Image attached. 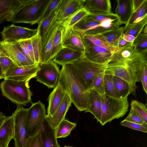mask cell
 <instances>
[{
  "instance_id": "1",
  "label": "cell",
  "mask_w": 147,
  "mask_h": 147,
  "mask_svg": "<svg viewBox=\"0 0 147 147\" xmlns=\"http://www.w3.org/2000/svg\"><path fill=\"white\" fill-rule=\"evenodd\" d=\"M146 65L147 50L136 52L130 59L125 63L107 67L105 74L112 75L125 81L130 85L131 93L135 94L138 88L136 83L141 82L143 69Z\"/></svg>"
},
{
  "instance_id": "2",
  "label": "cell",
  "mask_w": 147,
  "mask_h": 147,
  "mask_svg": "<svg viewBox=\"0 0 147 147\" xmlns=\"http://www.w3.org/2000/svg\"><path fill=\"white\" fill-rule=\"evenodd\" d=\"M58 83L77 109L86 112L89 107L88 92L79 82L71 64L62 66Z\"/></svg>"
},
{
  "instance_id": "3",
  "label": "cell",
  "mask_w": 147,
  "mask_h": 147,
  "mask_svg": "<svg viewBox=\"0 0 147 147\" xmlns=\"http://www.w3.org/2000/svg\"><path fill=\"white\" fill-rule=\"evenodd\" d=\"M107 64L93 62L84 56L71 65L79 82L86 91H89L96 76L105 72Z\"/></svg>"
},
{
  "instance_id": "4",
  "label": "cell",
  "mask_w": 147,
  "mask_h": 147,
  "mask_svg": "<svg viewBox=\"0 0 147 147\" xmlns=\"http://www.w3.org/2000/svg\"><path fill=\"white\" fill-rule=\"evenodd\" d=\"M51 0H24L23 5L13 16L11 22L33 25L38 23Z\"/></svg>"
},
{
  "instance_id": "5",
  "label": "cell",
  "mask_w": 147,
  "mask_h": 147,
  "mask_svg": "<svg viewBox=\"0 0 147 147\" xmlns=\"http://www.w3.org/2000/svg\"><path fill=\"white\" fill-rule=\"evenodd\" d=\"M29 82L4 80L0 84L3 96L17 105H26L32 102V93L30 89Z\"/></svg>"
},
{
  "instance_id": "6",
  "label": "cell",
  "mask_w": 147,
  "mask_h": 147,
  "mask_svg": "<svg viewBox=\"0 0 147 147\" xmlns=\"http://www.w3.org/2000/svg\"><path fill=\"white\" fill-rule=\"evenodd\" d=\"M102 103L100 123L102 125L114 119L122 117L128 111L127 96L117 99L105 96L102 97Z\"/></svg>"
},
{
  "instance_id": "7",
  "label": "cell",
  "mask_w": 147,
  "mask_h": 147,
  "mask_svg": "<svg viewBox=\"0 0 147 147\" xmlns=\"http://www.w3.org/2000/svg\"><path fill=\"white\" fill-rule=\"evenodd\" d=\"M46 113L45 105L40 101L32 103L28 108L25 123L28 138L40 130L46 120Z\"/></svg>"
},
{
  "instance_id": "8",
  "label": "cell",
  "mask_w": 147,
  "mask_h": 147,
  "mask_svg": "<svg viewBox=\"0 0 147 147\" xmlns=\"http://www.w3.org/2000/svg\"><path fill=\"white\" fill-rule=\"evenodd\" d=\"M17 108L13 113L14 120V147H26L28 138L25 123L28 108L25 109L21 105Z\"/></svg>"
},
{
  "instance_id": "9",
  "label": "cell",
  "mask_w": 147,
  "mask_h": 147,
  "mask_svg": "<svg viewBox=\"0 0 147 147\" xmlns=\"http://www.w3.org/2000/svg\"><path fill=\"white\" fill-rule=\"evenodd\" d=\"M39 66L35 78L36 81L48 88L55 87L58 83L60 75V71L57 65L51 60Z\"/></svg>"
},
{
  "instance_id": "10",
  "label": "cell",
  "mask_w": 147,
  "mask_h": 147,
  "mask_svg": "<svg viewBox=\"0 0 147 147\" xmlns=\"http://www.w3.org/2000/svg\"><path fill=\"white\" fill-rule=\"evenodd\" d=\"M82 38L84 47V56L93 62L100 64L107 63L114 53L116 52L105 47L94 44L82 37Z\"/></svg>"
},
{
  "instance_id": "11",
  "label": "cell",
  "mask_w": 147,
  "mask_h": 147,
  "mask_svg": "<svg viewBox=\"0 0 147 147\" xmlns=\"http://www.w3.org/2000/svg\"><path fill=\"white\" fill-rule=\"evenodd\" d=\"M37 28L31 29L12 24L4 27L1 34L3 40L13 42L30 38L37 33Z\"/></svg>"
},
{
  "instance_id": "12",
  "label": "cell",
  "mask_w": 147,
  "mask_h": 147,
  "mask_svg": "<svg viewBox=\"0 0 147 147\" xmlns=\"http://www.w3.org/2000/svg\"><path fill=\"white\" fill-rule=\"evenodd\" d=\"M0 43L8 57L17 66L20 67L34 64L27 58L17 42H10L3 40L0 41Z\"/></svg>"
},
{
  "instance_id": "13",
  "label": "cell",
  "mask_w": 147,
  "mask_h": 147,
  "mask_svg": "<svg viewBox=\"0 0 147 147\" xmlns=\"http://www.w3.org/2000/svg\"><path fill=\"white\" fill-rule=\"evenodd\" d=\"M39 69V65L36 63L20 67L16 66L6 74L4 79L29 82L31 79L35 78Z\"/></svg>"
},
{
  "instance_id": "14",
  "label": "cell",
  "mask_w": 147,
  "mask_h": 147,
  "mask_svg": "<svg viewBox=\"0 0 147 147\" xmlns=\"http://www.w3.org/2000/svg\"><path fill=\"white\" fill-rule=\"evenodd\" d=\"M59 25L57 23L53 24L41 38V54L39 65L51 60V55L53 40Z\"/></svg>"
},
{
  "instance_id": "15",
  "label": "cell",
  "mask_w": 147,
  "mask_h": 147,
  "mask_svg": "<svg viewBox=\"0 0 147 147\" xmlns=\"http://www.w3.org/2000/svg\"><path fill=\"white\" fill-rule=\"evenodd\" d=\"M86 0H62L55 23L60 24L79 9L83 7Z\"/></svg>"
},
{
  "instance_id": "16",
  "label": "cell",
  "mask_w": 147,
  "mask_h": 147,
  "mask_svg": "<svg viewBox=\"0 0 147 147\" xmlns=\"http://www.w3.org/2000/svg\"><path fill=\"white\" fill-rule=\"evenodd\" d=\"M63 47L84 53V47L81 34L72 28L64 29L62 38Z\"/></svg>"
},
{
  "instance_id": "17",
  "label": "cell",
  "mask_w": 147,
  "mask_h": 147,
  "mask_svg": "<svg viewBox=\"0 0 147 147\" xmlns=\"http://www.w3.org/2000/svg\"><path fill=\"white\" fill-rule=\"evenodd\" d=\"M71 103L69 97L66 93L62 102L54 113L50 116L46 115V120L52 128L56 129L60 123L65 119L66 114Z\"/></svg>"
},
{
  "instance_id": "18",
  "label": "cell",
  "mask_w": 147,
  "mask_h": 147,
  "mask_svg": "<svg viewBox=\"0 0 147 147\" xmlns=\"http://www.w3.org/2000/svg\"><path fill=\"white\" fill-rule=\"evenodd\" d=\"M24 1V0H0V24L3 21L11 22Z\"/></svg>"
},
{
  "instance_id": "19",
  "label": "cell",
  "mask_w": 147,
  "mask_h": 147,
  "mask_svg": "<svg viewBox=\"0 0 147 147\" xmlns=\"http://www.w3.org/2000/svg\"><path fill=\"white\" fill-rule=\"evenodd\" d=\"M84 56V53L64 47L56 55L52 61L56 64L63 66L71 64Z\"/></svg>"
},
{
  "instance_id": "20",
  "label": "cell",
  "mask_w": 147,
  "mask_h": 147,
  "mask_svg": "<svg viewBox=\"0 0 147 147\" xmlns=\"http://www.w3.org/2000/svg\"><path fill=\"white\" fill-rule=\"evenodd\" d=\"M84 8L91 15L112 13L109 0H86Z\"/></svg>"
},
{
  "instance_id": "21",
  "label": "cell",
  "mask_w": 147,
  "mask_h": 147,
  "mask_svg": "<svg viewBox=\"0 0 147 147\" xmlns=\"http://www.w3.org/2000/svg\"><path fill=\"white\" fill-rule=\"evenodd\" d=\"M14 120L13 115L6 117L0 127V147H8L14 138Z\"/></svg>"
},
{
  "instance_id": "22",
  "label": "cell",
  "mask_w": 147,
  "mask_h": 147,
  "mask_svg": "<svg viewBox=\"0 0 147 147\" xmlns=\"http://www.w3.org/2000/svg\"><path fill=\"white\" fill-rule=\"evenodd\" d=\"M65 94L64 90L58 83L48 97L47 116H51L54 113L62 102Z\"/></svg>"
},
{
  "instance_id": "23",
  "label": "cell",
  "mask_w": 147,
  "mask_h": 147,
  "mask_svg": "<svg viewBox=\"0 0 147 147\" xmlns=\"http://www.w3.org/2000/svg\"><path fill=\"white\" fill-rule=\"evenodd\" d=\"M136 52L135 46L132 42L114 53L107 63V66L125 63L126 61L130 59Z\"/></svg>"
},
{
  "instance_id": "24",
  "label": "cell",
  "mask_w": 147,
  "mask_h": 147,
  "mask_svg": "<svg viewBox=\"0 0 147 147\" xmlns=\"http://www.w3.org/2000/svg\"><path fill=\"white\" fill-rule=\"evenodd\" d=\"M115 14L121 24L126 25L132 13L131 0H117Z\"/></svg>"
},
{
  "instance_id": "25",
  "label": "cell",
  "mask_w": 147,
  "mask_h": 147,
  "mask_svg": "<svg viewBox=\"0 0 147 147\" xmlns=\"http://www.w3.org/2000/svg\"><path fill=\"white\" fill-rule=\"evenodd\" d=\"M42 147H60L56 136V129L52 128L46 120L40 130Z\"/></svg>"
},
{
  "instance_id": "26",
  "label": "cell",
  "mask_w": 147,
  "mask_h": 147,
  "mask_svg": "<svg viewBox=\"0 0 147 147\" xmlns=\"http://www.w3.org/2000/svg\"><path fill=\"white\" fill-rule=\"evenodd\" d=\"M88 92L89 107L86 112L91 113L98 122H100L102 110V96L96 92L90 90Z\"/></svg>"
},
{
  "instance_id": "27",
  "label": "cell",
  "mask_w": 147,
  "mask_h": 147,
  "mask_svg": "<svg viewBox=\"0 0 147 147\" xmlns=\"http://www.w3.org/2000/svg\"><path fill=\"white\" fill-rule=\"evenodd\" d=\"M101 23V22L95 20L90 14H89L76 24L72 28L82 34L86 31L100 26Z\"/></svg>"
},
{
  "instance_id": "28",
  "label": "cell",
  "mask_w": 147,
  "mask_h": 147,
  "mask_svg": "<svg viewBox=\"0 0 147 147\" xmlns=\"http://www.w3.org/2000/svg\"><path fill=\"white\" fill-rule=\"evenodd\" d=\"M89 14L84 7L66 18L59 24L64 29L72 28L81 20Z\"/></svg>"
},
{
  "instance_id": "29",
  "label": "cell",
  "mask_w": 147,
  "mask_h": 147,
  "mask_svg": "<svg viewBox=\"0 0 147 147\" xmlns=\"http://www.w3.org/2000/svg\"><path fill=\"white\" fill-rule=\"evenodd\" d=\"M61 4L47 18L38 24V26L37 28L41 38L44 36L49 28L55 23L56 18L59 10Z\"/></svg>"
},
{
  "instance_id": "30",
  "label": "cell",
  "mask_w": 147,
  "mask_h": 147,
  "mask_svg": "<svg viewBox=\"0 0 147 147\" xmlns=\"http://www.w3.org/2000/svg\"><path fill=\"white\" fill-rule=\"evenodd\" d=\"M113 81L115 90L120 98L128 96L131 93L130 85L125 81L119 77L113 76Z\"/></svg>"
},
{
  "instance_id": "31",
  "label": "cell",
  "mask_w": 147,
  "mask_h": 147,
  "mask_svg": "<svg viewBox=\"0 0 147 147\" xmlns=\"http://www.w3.org/2000/svg\"><path fill=\"white\" fill-rule=\"evenodd\" d=\"M76 126V123L64 119L60 123L56 128V138H65L68 136L71 131L75 129Z\"/></svg>"
},
{
  "instance_id": "32",
  "label": "cell",
  "mask_w": 147,
  "mask_h": 147,
  "mask_svg": "<svg viewBox=\"0 0 147 147\" xmlns=\"http://www.w3.org/2000/svg\"><path fill=\"white\" fill-rule=\"evenodd\" d=\"M147 16V0L133 12L127 23L125 26H130L140 22Z\"/></svg>"
},
{
  "instance_id": "33",
  "label": "cell",
  "mask_w": 147,
  "mask_h": 147,
  "mask_svg": "<svg viewBox=\"0 0 147 147\" xmlns=\"http://www.w3.org/2000/svg\"><path fill=\"white\" fill-rule=\"evenodd\" d=\"M63 28L59 24L53 40L51 59L52 60L56 55L63 48L62 38Z\"/></svg>"
},
{
  "instance_id": "34",
  "label": "cell",
  "mask_w": 147,
  "mask_h": 147,
  "mask_svg": "<svg viewBox=\"0 0 147 147\" xmlns=\"http://www.w3.org/2000/svg\"><path fill=\"white\" fill-rule=\"evenodd\" d=\"M113 76L111 74H105L104 83L105 96L113 98H120L117 93L113 81Z\"/></svg>"
},
{
  "instance_id": "35",
  "label": "cell",
  "mask_w": 147,
  "mask_h": 147,
  "mask_svg": "<svg viewBox=\"0 0 147 147\" xmlns=\"http://www.w3.org/2000/svg\"><path fill=\"white\" fill-rule=\"evenodd\" d=\"M125 28V26L120 27L105 32L101 34L109 43L114 47L116 42L123 34Z\"/></svg>"
},
{
  "instance_id": "36",
  "label": "cell",
  "mask_w": 147,
  "mask_h": 147,
  "mask_svg": "<svg viewBox=\"0 0 147 147\" xmlns=\"http://www.w3.org/2000/svg\"><path fill=\"white\" fill-rule=\"evenodd\" d=\"M147 23V16L139 22L130 26H125L123 34L132 35L136 37L142 32Z\"/></svg>"
},
{
  "instance_id": "37",
  "label": "cell",
  "mask_w": 147,
  "mask_h": 147,
  "mask_svg": "<svg viewBox=\"0 0 147 147\" xmlns=\"http://www.w3.org/2000/svg\"><path fill=\"white\" fill-rule=\"evenodd\" d=\"M104 72L100 73L96 76L90 90L96 92L102 97L105 96L104 83Z\"/></svg>"
},
{
  "instance_id": "38",
  "label": "cell",
  "mask_w": 147,
  "mask_h": 147,
  "mask_svg": "<svg viewBox=\"0 0 147 147\" xmlns=\"http://www.w3.org/2000/svg\"><path fill=\"white\" fill-rule=\"evenodd\" d=\"M31 38L35 63L39 65L41 54V41L38 30L37 33L32 37Z\"/></svg>"
},
{
  "instance_id": "39",
  "label": "cell",
  "mask_w": 147,
  "mask_h": 147,
  "mask_svg": "<svg viewBox=\"0 0 147 147\" xmlns=\"http://www.w3.org/2000/svg\"><path fill=\"white\" fill-rule=\"evenodd\" d=\"M133 43L135 46L136 52L147 50V34L141 32L136 37Z\"/></svg>"
},
{
  "instance_id": "40",
  "label": "cell",
  "mask_w": 147,
  "mask_h": 147,
  "mask_svg": "<svg viewBox=\"0 0 147 147\" xmlns=\"http://www.w3.org/2000/svg\"><path fill=\"white\" fill-rule=\"evenodd\" d=\"M133 109L147 123V106L144 104L136 100H132L130 105Z\"/></svg>"
},
{
  "instance_id": "41",
  "label": "cell",
  "mask_w": 147,
  "mask_h": 147,
  "mask_svg": "<svg viewBox=\"0 0 147 147\" xmlns=\"http://www.w3.org/2000/svg\"><path fill=\"white\" fill-rule=\"evenodd\" d=\"M0 65L5 75L11 69L17 66L8 57H2L0 58Z\"/></svg>"
},
{
  "instance_id": "42",
  "label": "cell",
  "mask_w": 147,
  "mask_h": 147,
  "mask_svg": "<svg viewBox=\"0 0 147 147\" xmlns=\"http://www.w3.org/2000/svg\"><path fill=\"white\" fill-rule=\"evenodd\" d=\"M26 147H42L41 134L40 130L27 139Z\"/></svg>"
},
{
  "instance_id": "43",
  "label": "cell",
  "mask_w": 147,
  "mask_h": 147,
  "mask_svg": "<svg viewBox=\"0 0 147 147\" xmlns=\"http://www.w3.org/2000/svg\"><path fill=\"white\" fill-rule=\"evenodd\" d=\"M124 120L147 126V123H146L137 113L131 108L129 114Z\"/></svg>"
},
{
  "instance_id": "44",
  "label": "cell",
  "mask_w": 147,
  "mask_h": 147,
  "mask_svg": "<svg viewBox=\"0 0 147 147\" xmlns=\"http://www.w3.org/2000/svg\"><path fill=\"white\" fill-rule=\"evenodd\" d=\"M62 0H51L38 24L47 18L54 9L57 8L60 5Z\"/></svg>"
},
{
  "instance_id": "45",
  "label": "cell",
  "mask_w": 147,
  "mask_h": 147,
  "mask_svg": "<svg viewBox=\"0 0 147 147\" xmlns=\"http://www.w3.org/2000/svg\"><path fill=\"white\" fill-rule=\"evenodd\" d=\"M121 125L131 129L141 131L147 133V126L124 120L120 123Z\"/></svg>"
},
{
  "instance_id": "46",
  "label": "cell",
  "mask_w": 147,
  "mask_h": 147,
  "mask_svg": "<svg viewBox=\"0 0 147 147\" xmlns=\"http://www.w3.org/2000/svg\"><path fill=\"white\" fill-rule=\"evenodd\" d=\"M16 42L17 43L27 58L34 63L36 64L35 63L34 58L32 56L30 51L27 47L24 40H20Z\"/></svg>"
},
{
  "instance_id": "47",
  "label": "cell",
  "mask_w": 147,
  "mask_h": 147,
  "mask_svg": "<svg viewBox=\"0 0 147 147\" xmlns=\"http://www.w3.org/2000/svg\"><path fill=\"white\" fill-rule=\"evenodd\" d=\"M141 82L143 89L146 94L147 93V65L144 67L142 75Z\"/></svg>"
},
{
  "instance_id": "48",
  "label": "cell",
  "mask_w": 147,
  "mask_h": 147,
  "mask_svg": "<svg viewBox=\"0 0 147 147\" xmlns=\"http://www.w3.org/2000/svg\"><path fill=\"white\" fill-rule=\"evenodd\" d=\"M131 43L126 41L122 38V36L117 41L114 46L115 47L119 49L130 44Z\"/></svg>"
},
{
  "instance_id": "49",
  "label": "cell",
  "mask_w": 147,
  "mask_h": 147,
  "mask_svg": "<svg viewBox=\"0 0 147 147\" xmlns=\"http://www.w3.org/2000/svg\"><path fill=\"white\" fill-rule=\"evenodd\" d=\"M144 0H131L132 13L141 6Z\"/></svg>"
},
{
  "instance_id": "50",
  "label": "cell",
  "mask_w": 147,
  "mask_h": 147,
  "mask_svg": "<svg viewBox=\"0 0 147 147\" xmlns=\"http://www.w3.org/2000/svg\"><path fill=\"white\" fill-rule=\"evenodd\" d=\"M122 37L126 41L130 43L133 42L136 38V37L132 35L124 34L122 35Z\"/></svg>"
},
{
  "instance_id": "51",
  "label": "cell",
  "mask_w": 147,
  "mask_h": 147,
  "mask_svg": "<svg viewBox=\"0 0 147 147\" xmlns=\"http://www.w3.org/2000/svg\"><path fill=\"white\" fill-rule=\"evenodd\" d=\"M6 117L4 113L0 111V127L3 123Z\"/></svg>"
},
{
  "instance_id": "52",
  "label": "cell",
  "mask_w": 147,
  "mask_h": 147,
  "mask_svg": "<svg viewBox=\"0 0 147 147\" xmlns=\"http://www.w3.org/2000/svg\"><path fill=\"white\" fill-rule=\"evenodd\" d=\"M2 57H8L2 48L0 43V58Z\"/></svg>"
},
{
  "instance_id": "53",
  "label": "cell",
  "mask_w": 147,
  "mask_h": 147,
  "mask_svg": "<svg viewBox=\"0 0 147 147\" xmlns=\"http://www.w3.org/2000/svg\"><path fill=\"white\" fill-rule=\"evenodd\" d=\"M5 78V75L2 71L0 65V80L2 79H4Z\"/></svg>"
},
{
  "instance_id": "54",
  "label": "cell",
  "mask_w": 147,
  "mask_h": 147,
  "mask_svg": "<svg viewBox=\"0 0 147 147\" xmlns=\"http://www.w3.org/2000/svg\"><path fill=\"white\" fill-rule=\"evenodd\" d=\"M63 147H74L73 146H63Z\"/></svg>"
}]
</instances>
